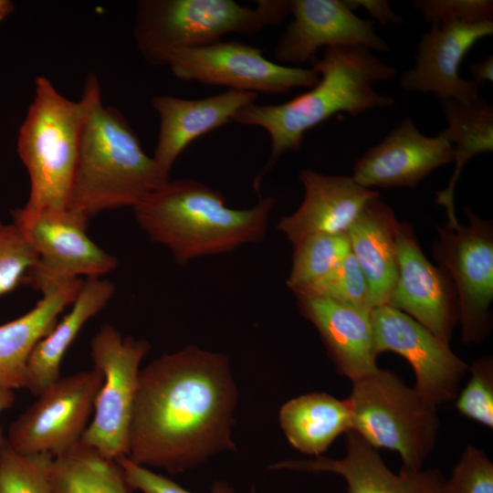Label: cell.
Wrapping results in <instances>:
<instances>
[{
    "mask_svg": "<svg viewBox=\"0 0 493 493\" xmlns=\"http://www.w3.org/2000/svg\"><path fill=\"white\" fill-rule=\"evenodd\" d=\"M236 388L227 357L189 345L141 370L127 457L183 473L232 450Z\"/></svg>",
    "mask_w": 493,
    "mask_h": 493,
    "instance_id": "cell-1",
    "label": "cell"
},
{
    "mask_svg": "<svg viewBox=\"0 0 493 493\" xmlns=\"http://www.w3.org/2000/svg\"><path fill=\"white\" fill-rule=\"evenodd\" d=\"M320 79L309 90L281 104L251 103L239 110L231 121L257 126L270 136L271 149L254 188L284 154L298 151L305 133L331 116L346 112L357 116L376 108L391 107L394 100L373 89L377 81L393 78L396 69L359 46L326 47L312 60Z\"/></svg>",
    "mask_w": 493,
    "mask_h": 493,
    "instance_id": "cell-2",
    "label": "cell"
},
{
    "mask_svg": "<svg viewBox=\"0 0 493 493\" xmlns=\"http://www.w3.org/2000/svg\"><path fill=\"white\" fill-rule=\"evenodd\" d=\"M275 205L271 196L246 209L226 206L221 192L196 180L170 179L132 209L149 238L171 252L179 266L261 242Z\"/></svg>",
    "mask_w": 493,
    "mask_h": 493,
    "instance_id": "cell-3",
    "label": "cell"
},
{
    "mask_svg": "<svg viewBox=\"0 0 493 493\" xmlns=\"http://www.w3.org/2000/svg\"><path fill=\"white\" fill-rule=\"evenodd\" d=\"M169 180L124 116L98 100L85 125L67 208L89 220L133 208Z\"/></svg>",
    "mask_w": 493,
    "mask_h": 493,
    "instance_id": "cell-4",
    "label": "cell"
},
{
    "mask_svg": "<svg viewBox=\"0 0 493 493\" xmlns=\"http://www.w3.org/2000/svg\"><path fill=\"white\" fill-rule=\"evenodd\" d=\"M100 98V86L92 73L78 101L62 96L47 78H37L34 100L16 143L30 183L25 208H67L85 125Z\"/></svg>",
    "mask_w": 493,
    "mask_h": 493,
    "instance_id": "cell-5",
    "label": "cell"
},
{
    "mask_svg": "<svg viewBox=\"0 0 493 493\" xmlns=\"http://www.w3.org/2000/svg\"><path fill=\"white\" fill-rule=\"evenodd\" d=\"M136 6L137 48L149 64L165 66L177 50L210 45L231 33L255 34L279 24L289 14L290 1L258 0L250 7L233 0H142Z\"/></svg>",
    "mask_w": 493,
    "mask_h": 493,
    "instance_id": "cell-6",
    "label": "cell"
},
{
    "mask_svg": "<svg viewBox=\"0 0 493 493\" xmlns=\"http://www.w3.org/2000/svg\"><path fill=\"white\" fill-rule=\"evenodd\" d=\"M347 400L352 430L376 449L397 452L403 466L422 468L438 435L436 406L396 373L381 368L352 382Z\"/></svg>",
    "mask_w": 493,
    "mask_h": 493,
    "instance_id": "cell-7",
    "label": "cell"
},
{
    "mask_svg": "<svg viewBox=\"0 0 493 493\" xmlns=\"http://www.w3.org/2000/svg\"><path fill=\"white\" fill-rule=\"evenodd\" d=\"M151 346L145 340L122 336L104 324L90 341L94 368L103 375L93 415L80 443L104 456L118 460L127 456L129 435L140 366Z\"/></svg>",
    "mask_w": 493,
    "mask_h": 493,
    "instance_id": "cell-8",
    "label": "cell"
},
{
    "mask_svg": "<svg viewBox=\"0 0 493 493\" xmlns=\"http://www.w3.org/2000/svg\"><path fill=\"white\" fill-rule=\"evenodd\" d=\"M13 222L32 245L37 260L27 284L41 294L71 281L101 278L118 267V258L88 236L89 219L68 208L11 211Z\"/></svg>",
    "mask_w": 493,
    "mask_h": 493,
    "instance_id": "cell-9",
    "label": "cell"
},
{
    "mask_svg": "<svg viewBox=\"0 0 493 493\" xmlns=\"http://www.w3.org/2000/svg\"><path fill=\"white\" fill-rule=\"evenodd\" d=\"M103 383L94 368L59 377L9 425L8 447L23 455L58 456L80 442Z\"/></svg>",
    "mask_w": 493,
    "mask_h": 493,
    "instance_id": "cell-10",
    "label": "cell"
},
{
    "mask_svg": "<svg viewBox=\"0 0 493 493\" xmlns=\"http://www.w3.org/2000/svg\"><path fill=\"white\" fill-rule=\"evenodd\" d=\"M469 224L438 227L434 257L454 282L462 340L482 341L491 327L493 229L488 221L465 209Z\"/></svg>",
    "mask_w": 493,
    "mask_h": 493,
    "instance_id": "cell-11",
    "label": "cell"
},
{
    "mask_svg": "<svg viewBox=\"0 0 493 493\" xmlns=\"http://www.w3.org/2000/svg\"><path fill=\"white\" fill-rule=\"evenodd\" d=\"M165 66L179 79L228 89L282 94L299 87L318 83V72L289 67L265 58L257 47L238 41H218L198 47L177 50Z\"/></svg>",
    "mask_w": 493,
    "mask_h": 493,
    "instance_id": "cell-12",
    "label": "cell"
},
{
    "mask_svg": "<svg viewBox=\"0 0 493 493\" xmlns=\"http://www.w3.org/2000/svg\"><path fill=\"white\" fill-rule=\"evenodd\" d=\"M371 314L377 353L393 351L404 357L414 370V389L420 396L435 406L456 397L468 365L448 343L389 305L373 308Z\"/></svg>",
    "mask_w": 493,
    "mask_h": 493,
    "instance_id": "cell-13",
    "label": "cell"
},
{
    "mask_svg": "<svg viewBox=\"0 0 493 493\" xmlns=\"http://www.w3.org/2000/svg\"><path fill=\"white\" fill-rule=\"evenodd\" d=\"M395 248L398 276L387 305L448 343L458 320L456 291L448 273L429 262L407 223H398Z\"/></svg>",
    "mask_w": 493,
    "mask_h": 493,
    "instance_id": "cell-14",
    "label": "cell"
},
{
    "mask_svg": "<svg viewBox=\"0 0 493 493\" xmlns=\"http://www.w3.org/2000/svg\"><path fill=\"white\" fill-rule=\"evenodd\" d=\"M289 14L293 20L274 49L281 65L312 61L323 47L359 46L388 51L372 22L357 16L343 0H293Z\"/></svg>",
    "mask_w": 493,
    "mask_h": 493,
    "instance_id": "cell-15",
    "label": "cell"
},
{
    "mask_svg": "<svg viewBox=\"0 0 493 493\" xmlns=\"http://www.w3.org/2000/svg\"><path fill=\"white\" fill-rule=\"evenodd\" d=\"M493 34V21L476 24L451 22L421 36L414 66L400 79L405 90L432 93L443 100L469 105L479 96V86L459 75L460 64L480 39Z\"/></svg>",
    "mask_w": 493,
    "mask_h": 493,
    "instance_id": "cell-16",
    "label": "cell"
},
{
    "mask_svg": "<svg viewBox=\"0 0 493 493\" xmlns=\"http://www.w3.org/2000/svg\"><path fill=\"white\" fill-rule=\"evenodd\" d=\"M454 162V147L442 131L435 137L404 119L356 162L353 180L366 188L415 187L436 168Z\"/></svg>",
    "mask_w": 493,
    "mask_h": 493,
    "instance_id": "cell-17",
    "label": "cell"
},
{
    "mask_svg": "<svg viewBox=\"0 0 493 493\" xmlns=\"http://www.w3.org/2000/svg\"><path fill=\"white\" fill-rule=\"evenodd\" d=\"M345 441L346 455L342 458L319 456L309 460H286L271 468L332 472L345 479L348 493H444L446 479L438 469L403 466L395 474L385 466L377 449L356 431L345 433Z\"/></svg>",
    "mask_w": 493,
    "mask_h": 493,
    "instance_id": "cell-18",
    "label": "cell"
},
{
    "mask_svg": "<svg viewBox=\"0 0 493 493\" xmlns=\"http://www.w3.org/2000/svg\"><path fill=\"white\" fill-rule=\"evenodd\" d=\"M299 180L304 188L303 201L294 213L281 216L277 226L293 246L315 235L347 234L364 205L379 196L377 191L349 176L305 169Z\"/></svg>",
    "mask_w": 493,
    "mask_h": 493,
    "instance_id": "cell-19",
    "label": "cell"
},
{
    "mask_svg": "<svg viewBox=\"0 0 493 493\" xmlns=\"http://www.w3.org/2000/svg\"><path fill=\"white\" fill-rule=\"evenodd\" d=\"M257 98L255 92L236 89L194 100L154 97L152 107L159 116L160 128L153 160L169 175L179 155L193 141L232 121L239 110Z\"/></svg>",
    "mask_w": 493,
    "mask_h": 493,
    "instance_id": "cell-20",
    "label": "cell"
},
{
    "mask_svg": "<svg viewBox=\"0 0 493 493\" xmlns=\"http://www.w3.org/2000/svg\"><path fill=\"white\" fill-rule=\"evenodd\" d=\"M296 297L300 312L318 330L339 373L355 382L378 368L371 309L328 299Z\"/></svg>",
    "mask_w": 493,
    "mask_h": 493,
    "instance_id": "cell-21",
    "label": "cell"
},
{
    "mask_svg": "<svg viewBox=\"0 0 493 493\" xmlns=\"http://www.w3.org/2000/svg\"><path fill=\"white\" fill-rule=\"evenodd\" d=\"M398 223L392 209L379 195L364 205L347 232L351 250L368 283L372 309L388 304L396 284Z\"/></svg>",
    "mask_w": 493,
    "mask_h": 493,
    "instance_id": "cell-22",
    "label": "cell"
},
{
    "mask_svg": "<svg viewBox=\"0 0 493 493\" xmlns=\"http://www.w3.org/2000/svg\"><path fill=\"white\" fill-rule=\"evenodd\" d=\"M82 281L77 279L43 293L26 313L0 325V390L15 392L26 387L27 362L35 346L74 301Z\"/></svg>",
    "mask_w": 493,
    "mask_h": 493,
    "instance_id": "cell-23",
    "label": "cell"
},
{
    "mask_svg": "<svg viewBox=\"0 0 493 493\" xmlns=\"http://www.w3.org/2000/svg\"><path fill=\"white\" fill-rule=\"evenodd\" d=\"M115 292L114 284L101 278L82 281L69 311L35 346L26 367V387L37 396L60 377L62 360L84 325L99 314Z\"/></svg>",
    "mask_w": 493,
    "mask_h": 493,
    "instance_id": "cell-24",
    "label": "cell"
},
{
    "mask_svg": "<svg viewBox=\"0 0 493 493\" xmlns=\"http://www.w3.org/2000/svg\"><path fill=\"white\" fill-rule=\"evenodd\" d=\"M279 424L293 447L316 457L338 436L351 429V413L347 398L340 400L327 393H309L282 405Z\"/></svg>",
    "mask_w": 493,
    "mask_h": 493,
    "instance_id": "cell-25",
    "label": "cell"
},
{
    "mask_svg": "<svg viewBox=\"0 0 493 493\" xmlns=\"http://www.w3.org/2000/svg\"><path fill=\"white\" fill-rule=\"evenodd\" d=\"M442 108L447 121L443 131L454 147L453 174L446 189L436 193L435 202L446 208L447 226L456 227L454 192L465 164L477 154L493 150V107L481 96L472 104L443 100Z\"/></svg>",
    "mask_w": 493,
    "mask_h": 493,
    "instance_id": "cell-26",
    "label": "cell"
},
{
    "mask_svg": "<svg viewBox=\"0 0 493 493\" xmlns=\"http://www.w3.org/2000/svg\"><path fill=\"white\" fill-rule=\"evenodd\" d=\"M51 493H132L119 462L80 442L53 457Z\"/></svg>",
    "mask_w": 493,
    "mask_h": 493,
    "instance_id": "cell-27",
    "label": "cell"
},
{
    "mask_svg": "<svg viewBox=\"0 0 493 493\" xmlns=\"http://www.w3.org/2000/svg\"><path fill=\"white\" fill-rule=\"evenodd\" d=\"M293 248L286 284L294 293L323 278L351 251L347 234L311 236Z\"/></svg>",
    "mask_w": 493,
    "mask_h": 493,
    "instance_id": "cell-28",
    "label": "cell"
},
{
    "mask_svg": "<svg viewBox=\"0 0 493 493\" xmlns=\"http://www.w3.org/2000/svg\"><path fill=\"white\" fill-rule=\"evenodd\" d=\"M295 295L371 309L368 283L351 250L327 276Z\"/></svg>",
    "mask_w": 493,
    "mask_h": 493,
    "instance_id": "cell-29",
    "label": "cell"
},
{
    "mask_svg": "<svg viewBox=\"0 0 493 493\" xmlns=\"http://www.w3.org/2000/svg\"><path fill=\"white\" fill-rule=\"evenodd\" d=\"M53 456L23 455L9 447L0 458V493H51Z\"/></svg>",
    "mask_w": 493,
    "mask_h": 493,
    "instance_id": "cell-30",
    "label": "cell"
},
{
    "mask_svg": "<svg viewBox=\"0 0 493 493\" xmlns=\"http://www.w3.org/2000/svg\"><path fill=\"white\" fill-rule=\"evenodd\" d=\"M37 260V252L20 229L0 220V296L27 283Z\"/></svg>",
    "mask_w": 493,
    "mask_h": 493,
    "instance_id": "cell-31",
    "label": "cell"
},
{
    "mask_svg": "<svg viewBox=\"0 0 493 493\" xmlns=\"http://www.w3.org/2000/svg\"><path fill=\"white\" fill-rule=\"evenodd\" d=\"M470 379L458 394L456 407L460 414L488 428L493 427V360H476L468 370Z\"/></svg>",
    "mask_w": 493,
    "mask_h": 493,
    "instance_id": "cell-32",
    "label": "cell"
},
{
    "mask_svg": "<svg viewBox=\"0 0 493 493\" xmlns=\"http://www.w3.org/2000/svg\"><path fill=\"white\" fill-rule=\"evenodd\" d=\"M444 493H493V464L487 455L467 446L446 480Z\"/></svg>",
    "mask_w": 493,
    "mask_h": 493,
    "instance_id": "cell-33",
    "label": "cell"
},
{
    "mask_svg": "<svg viewBox=\"0 0 493 493\" xmlns=\"http://www.w3.org/2000/svg\"><path fill=\"white\" fill-rule=\"evenodd\" d=\"M413 6L432 26L451 22L476 24L493 21V2L490 0H416Z\"/></svg>",
    "mask_w": 493,
    "mask_h": 493,
    "instance_id": "cell-34",
    "label": "cell"
},
{
    "mask_svg": "<svg viewBox=\"0 0 493 493\" xmlns=\"http://www.w3.org/2000/svg\"><path fill=\"white\" fill-rule=\"evenodd\" d=\"M117 461L132 489L142 493H192L169 477L138 465L127 456L121 457ZM210 493H233V489L226 482L216 481Z\"/></svg>",
    "mask_w": 493,
    "mask_h": 493,
    "instance_id": "cell-35",
    "label": "cell"
},
{
    "mask_svg": "<svg viewBox=\"0 0 493 493\" xmlns=\"http://www.w3.org/2000/svg\"><path fill=\"white\" fill-rule=\"evenodd\" d=\"M347 6L354 11L363 8L373 19L382 25L389 23L402 24L403 18L396 15L385 0H345Z\"/></svg>",
    "mask_w": 493,
    "mask_h": 493,
    "instance_id": "cell-36",
    "label": "cell"
},
{
    "mask_svg": "<svg viewBox=\"0 0 493 493\" xmlns=\"http://www.w3.org/2000/svg\"><path fill=\"white\" fill-rule=\"evenodd\" d=\"M469 71L474 81L480 86L485 81H493V56L488 55L485 59L473 63Z\"/></svg>",
    "mask_w": 493,
    "mask_h": 493,
    "instance_id": "cell-37",
    "label": "cell"
},
{
    "mask_svg": "<svg viewBox=\"0 0 493 493\" xmlns=\"http://www.w3.org/2000/svg\"><path fill=\"white\" fill-rule=\"evenodd\" d=\"M16 399L15 392L10 390H0V414L12 406ZM8 448L6 436L0 426V458Z\"/></svg>",
    "mask_w": 493,
    "mask_h": 493,
    "instance_id": "cell-38",
    "label": "cell"
},
{
    "mask_svg": "<svg viewBox=\"0 0 493 493\" xmlns=\"http://www.w3.org/2000/svg\"><path fill=\"white\" fill-rule=\"evenodd\" d=\"M15 9V5L12 1L0 0V22L8 16Z\"/></svg>",
    "mask_w": 493,
    "mask_h": 493,
    "instance_id": "cell-39",
    "label": "cell"
}]
</instances>
